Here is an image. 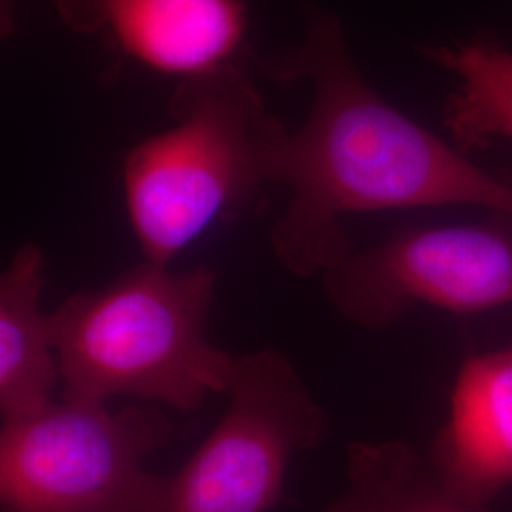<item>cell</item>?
<instances>
[{
  "label": "cell",
  "mask_w": 512,
  "mask_h": 512,
  "mask_svg": "<svg viewBox=\"0 0 512 512\" xmlns=\"http://www.w3.org/2000/svg\"><path fill=\"white\" fill-rule=\"evenodd\" d=\"M302 4V44L270 63L281 80L313 84L310 116L272 154V184L291 190L270 236L277 264L321 277L355 249L340 222L351 213L475 205L512 217V183L384 101L359 73L340 19Z\"/></svg>",
  "instance_id": "6da1fadb"
},
{
  "label": "cell",
  "mask_w": 512,
  "mask_h": 512,
  "mask_svg": "<svg viewBox=\"0 0 512 512\" xmlns=\"http://www.w3.org/2000/svg\"><path fill=\"white\" fill-rule=\"evenodd\" d=\"M217 281L205 264L175 272L141 260L107 287L65 298L52 311L59 397H129L190 414L226 395L238 357L207 338Z\"/></svg>",
  "instance_id": "7a4b0ae2"
},
{
  "label": "cell",
  "mask_w": 512,
  "mask_h": 512,
  "mask_svg": "<svg viewBox=\"0 0 512 512\" xmlns=\"http://www.w3.org/2000/svg\"><path fill=\"white\" fill-rule=\"evenodd\" d=\"M169 105L173 126L131 148L124 162L129 222L143 260L156 264L262 200L287 131L238 63L181 80Z\"/></svg>",
  "instance_id": "3957f363"
},
{
  "label": "cell",
  "mask_w": 512,
  "mask_h": 512,
  "mask_svg": "<svg viewBox=\"0 0 512 512\" xmlns=\"http://www.w3.org/2000/svg\"><path fill=\"white\" fill-rule=\"evenodd\" d=\"M173 433L156 406L63 397L2 421V512H148L164 476L143 465Z\"/></svg>",
  "instance_id": "277c9868"
},
{
  "label": "cell",
  "mask_w": 512,
  "mask_h": 512,
  "mask_svg": "<svg viewBox=\"0 0 512 512\" xmlns=\"http://www.w3.org/2000/svg\"><path fill=\"white\" fill-rule=\"evenodd\" d=\"M228 408L148 512H268L296 454L329 439L325 408L274 348L238 355Z\"/></svg>",
  "instance_id": "5b68a950"
},
{
  "label": "cell",
  "mask_w": 512,
  "mask_h": 512,
  "mask_svg": "<svg viewBox=\"0 0 512 512\" xmlns=\"http://www.w3.org/2000/svg\"><path fill=\"white\" fill-rule=\"evenodd\" d=\"M321 281L332 308L363 329L389 327L418 304L494 310L512 304V234L495 224L406 228L355 247Z\"/></svg>",
  "instance_id": "8992f818"
},
{
  "label": "cell",
  "mask_w": 512,
  "mask_h": 512,
  "mask_svg": "<svg viewBox=\"0 0 512 512\" xmlns=\"http://www.w3.org/2000/svg\"><path fill=\"white\" fill-rule=\"evenodd\" d=\"M74 31L183 80L238 63L247 31L243 0H54Z\"/></svg>",
  "instance_id": "52a82bcc"
},
{
  "label": "cell",
  "mask_w": 512,
  "mask_h": 512,
  "mask_svg": "<svg viewBox=\"0 0 512 512\" xmlns=\"http://www.w3.org/2000/svg\"><path fill=\"white\" fill-rule=\"evenodd\" d=\"M429 459L454 492L482 507L512 484V346L461 366Z\"/></svg>",
  "instance_id": "ba28073f"
},
{
  "label": "cell",
  "mask_w": 512,
  "mask_h": 512,
  "mask_svg": "<svg viewBox=\"0 0 512 512\" xmlns=\"http://www.w3.org/2000/svg\"><path fill=\"white\" fill-rule=\"evenodd\" d=\"M46 256L25 243L0 275V416L33 414L54 401L61 385L52 311L42 310Z\"/></svg>",
  "instance_id": "9c48e42d"
},
{
  "label": "cell",
  "mask_w": 512,
  "mask_h": 512,
  "mask_svg": "<svg viewBox=\"0 0 512 512\" xmlns=\"http://www.w3.org/2000/svg\"><path fill=\"white\" fill-rule=\"evenodd\" d=\"M327 512H488L454 492L431 459L401 440L353 442L346 488Z\"/></svg>",
  "instance_id": "30bf717a"
},
{
  "label": "cell",
  "mask_w": 512,
  "mask_h": 512,
  "mask_svg": "<svg viewBox=\"0 0 512 512\" xmlns=\"http://www.w3.org/2000/svg\"><path fill=\"white\" fill-rule=\"evenodd\" d=\"M423 54L458 80L444 107V126L461 150L512 139V50L476 38L427 46Z\"/></svg>",
  "instance_id": "8fae6325"
}]
</instances>
